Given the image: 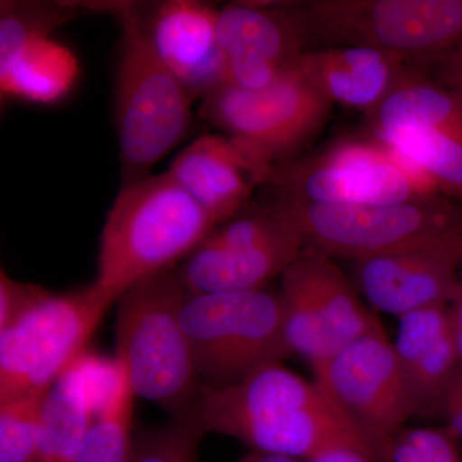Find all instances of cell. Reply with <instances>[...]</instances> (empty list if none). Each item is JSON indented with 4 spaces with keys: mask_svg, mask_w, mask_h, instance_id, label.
<instances>
[{
    "mask_svg": "<svg viewBox=\"0 0 462 462\" xmlns=\"http://www.w3.org/2000/svg\"><path fill=\"white\" fill-rule=\"evenodd\" d=\"M307 462H379L372 455L363 451V449L355 448V447H340V448L331 449L316 456Z\"/></svg>",
    "mask_w": 462,
    "mask_h": 462,
    "instance_id": "obj_31",
    "label": "cell"
},
{
    "mask_svg": "<svg viewBox=\"0 0 462 462\" xmlns=\"http://www.w3.org/2000/svg\"><path fill=\"white\" fill-rule=\"evenodd\" d=\"M305 247L302 240L258 248H217L202 243L176 267L188 296L256 291L296 260Z\"/></svg>",
    "mask_w": 462,
    "mask_h": 462,
    "instance_id": "obj_20",
    "label": "cell"
},
{
    "mask_svg": "<svg viewBox=\"0 0 462 462\" xmlns=\"http://www.w3.org/2000/svg\"><path fill=\"white\" fill-rule=\"evenodd\" d=\"M121 367L85 352L48 389L42 402L38 462H72L120 382Z\"/></svg>",
    "mask_w": 462,
    "mask_h": 462,
    "instance_id": "obj_16",
    "label": "cell"
},
{
    "mask_svg": "<svg viewBox=\"0 0 462 462\" xmlns=\"http://www.w3.org/2000/svg\"><path fill=\"white\" fill-rule=\"evenodd\" d=\"M185 296L173 267L136 282L116 302V361L135 397L156 403L178 421L190 420L202 389L182 328Z\"/></svg>",
    "mask_w": 462,
    "mask_h": 462,
    "instance_id": "obj_4",
    "label": "cell"
},
{
    "mask_svg": "<svg viewBox=\"0 0 462 462\" xmlns=\"http://www.w3.org/2000/svg\"><path fill=\"white\" fill-rule=\"evenodd\" d=\"M42 287L14 281L5 270L0 273V329L20 315L35 300Z\"/></svg>",
    "mask_w": 462,
    "mask_h": 462,
    "instance_id": "obj_28",
    "label": "cell"
},
{
    "mask_svg": "<svg viewBox=\"0 0 462 462\" xmlns=\"http://www.w3.org/2000/svg\"><path fill=\"white\" fill-rule=\"evenodd\" d=\"M264 208L291 224L303 245L356 261L425 252L462 269V208L438 196L392 205H333L272 196Z\"/></svg>",
    "mask_w": 462,
    "mask_h": 462,
    "instance_id": "obj_3",
    "label": "cell"
},
{
    "mask_svg": "<svg viewBox=\"0 0 462 462\" xmlns=\"http://www.w3.org/2000/svg\"><path fill=\"white\" fill-rule=\"evenodd\" d=\"M180 316L205 387L236 384L291 355L279 291L187 294Z\"/></svg>",
    "mask_w": 462,
    "mask_h": 462,
    "instance_id": "obj_7",
    "label": "cell"
},
{
    "mask_svg": "<svg viewBox=\"0 0 462 462\" xmlns=\"http://www.w3.org/2000/svg\"><path fill=\"white\" fill-rule=\"evenodd\" d=\"M264 185L284 199L333 205H392L430 196L387 152L352 142L275 163Z\"/></svg>",
    "mask_w": 462,
    "mask_h": 462,
    "instance_id": "obj_12",
    "label": "cell"
},
{
    "mask_svg": "<svg viewBox=\"0 0 462 462\" xmlns=\"http://www.w3.org/2000/svg\"><path fill=\"white\" fill-rule=\"evenodd\" d=\"M334 260L320 249L305 245L281 276L289 351L303 356L312 367L379 320Z\"/></svg>",
    "mask_w": 462,
    "mask_h": 462,
    "instance_id": "obj_10",
    "label": "cell"
},
{
    "mask_svg": "<svg viewBox=\"0 0 462 462\" xmlns=\"http://www.w3.org/2000/svg\"><path fill=\"white\" fill-rule=\"evenodd\" d=\"M216 226L169 171L123 185L100 234L94 282L116 303L136 282L184 261Z\"/></svg>",
    "mask_w": 462,
    "mask_h": 462,
    "instance_id": "obj_2",
    "label": "cell"
},
{
    "mask_svg": "<svg viewBox=\"0 0 462 462\" xmlns=\"http://www.w3.org/2000/svg\"><path fill=\"white\" fill-rule=\"evenodd\" d=\"M203 436L193 420H171L143 438L129 462H197Z\"/></svg>",
    "mask_w": 462,
    "mask_h": 462,
    "instance_id": "obj_26",
    "label": "cell"
},
{
    "mask_svg": "<svg viewBox=\"0 0 462 462\" xmlns=\"http://www.w3.org/2000/svg\"><path fill=\"white\" fill-rule=\"evenodd\" d=\"M249 455L254 462H307L300 458L288 457V456L264 455L257 452H251Z\"/></svg>",
    "mask_w": 462,
    "mask_h": 462,
    "instance_id": "obj_33",
    "label": "cell"
},
{
    "mask_svg": "<svg viewBox=\"0 0 462 462\" xmlns=\"http://www.w3.org/2000/svg\"><path fill=\"white\" fill-rule=\"evenodd\" d=\"M134 12L163 65L194 100L227 85L229 60L217 33L218 11L197 0H167Z\"/></svg>",
    "mask_w": 462,
    "mask_h": 462,
    "instance_id": "obj_13",
    "label": "cell"
},
{
    "mask_svg": "<svg viewBox=\"0 0 462 462\" xmlns=\"http://www.w3.org/2000/svg\"><path fill=\"white\" fill-rule=\"evenodd\" d=\"M96 284L35 300L0 329V403L47 392L87 352L94 331L114 305Z\"/></svg>",
    "mask_w": 462,
    "mask_h": 462,
    "instance_id": "obj_8",
    "label": "cell"
},
{
    "mask_svg": "<svg viewBox=\"0 0 462 462\" xmlns=\"http://www.w3.org/2000/svg\"><path fill=\"white\" fill-rule=\"evenodd\" d=\"M239 462H254V460H252L251 455H247L245 458H243V460H240Z\"/></svg>",
    "mask_w": 462,
    "mask_h": 462,
    "instance_id": "obj_34",
    "label": "cell"
},
{
    "mask_svg": "<svg viewBox=\"0 0 462 462\" xmlns=\"http://www.w3.org/2000/svg\"><path fill=\"white\" fill-rule=\"evenodd\" d=\"M358 289L374 310L396 316L427 307L449 306L460 285L461 267L425 252H402L356 261Z\"/></svg>",
    "mask_w": 462,
    "mask_h": 462,
    "instance_id": "obj_17",
    "label": "cell"
},
{
    "mask_svg": "<svg viewBox=\"0 0 462 462\" xmlns=\"http://www.w3.org/2000/svg\"><path fill=\"white\" fill-rule=\"evenodd\" d=\"M83 11L71 3L2 2L0 78L12 74L27 51Z\"/></svg>",
    "mask_w": 462,
    "mask_h": 462,
    "instance_id": "obj_22",
    "label": "cell"
},
{
    "mask_svg": "<svg viewBox=\"0 0 462 462\" xmlns=\"http://www.w3.org/2000/svg\"><path fill=\"white\" fill-rule=\"evenodd\" d=\"M398 320L393 346L419 415H440L446 394L461 372L448 306L416 310Z\"/></svg>",
    "mask_w": 462,
    "mask_h": 462,
    "instance_id": "obj_18",
    "label": "cell"
},
{
    "mask_svg": "<svg viewBox=\"0 0 462 462\" xmlns=\"http://www.w3.org/2000/svg\"><path fill=\"white\" fill-rule=\"evenodd\" d=\"M448 309L449 319H451L452 333H454L456 348H457L458 358H460L462 370V273L457 293H456L454 300H452Z\"/></svg>",
    "mask_w": 462,
    "mask_h": 462,
    "instance_id": "obj_32",
    "label": "cell"
},
{
    "mask_svg": "<svg viewBox=\"0 0 462 462\" xmlns=\"http://www.w3.org/2000/svg\"><path fill=\"white\" fill-rule=\"evenodd\" d=\"M47 392L0 403V462H38L41 415Z\"/></svg>",
    "mask_w": 462,
    "mask_h": 462,
    "instance_id": "obj_25",
    "label": "cell"
},
{
    "mask_svg": "<svg viewBox=\"0 0 462 462\" xmlns=\"http://www.w3.org/2000/svg\"><path fill=\"white\" fill-rule=\"evenodd\" d=\"M367 115L378 135L404 125H416L445 134L462 144V100L407 66L384 99Z\"/></svg>",
    "mask_w": 462,
    "mask_h": 462,
    "instance_id": "obj_21",
    "label": "cell"
},
{
    "mask_svg": "<svg viewBox=\"0 0 462 462\" xmlns=\"http://www.w3.org/2000/svg\"><path fill=\"white\" fill-rule=\"evenodd\" d=\"M296 66L331 102L369 114L410 65L401 57L374 48L334 47L307 51Z\"/></svg>",
    "mask_w": 462,
    "mask_h": 462,
    "instance_id": "obj_19",
    "label": "cell"
},
{
    "mask_svg": "<svg viewBox=\"0 0 462 462\" xmlns=\"http://www.w3.org/2000/svg\"><path fill=\"white\" fill-rule=\"evenodd\" d=\"M121 366V365H120ZM134 394L121 366L120 382L107 406L97 416L72 462H129L132 458Z\"/></svg>",
    "mask_w": 462,
    "mask_h": 462,
    "instance_id": "obj_24",
    "label": "cell"
},
{
    "mask_svg": "<svg viewBox=\"0 0 462 462\" xmlns=\"http://www.w3.org/2000/svg\"><path fill=\"white\" fill-rule=\"evenodd\" d=\"M272 166L231 136L203 135L182 149L167 171L218 225L249 206Z\"/></svg>",
    "mask_w": 462,
    "mask_h": 462,
    "instance_id": "obj_15",
    "label": "cell"
},
{
    "mask_svg": "<svg viewBox=\"0 0 462 462\" xmlns=\"http://www.w3.org/2000/svg\"><path fill=\"white\" fill-rule=\"evenodd\" d=\"M385 462H462V458L457 440L445 428H403L389 442Z\"/></svg>",
    "mask_w": 462,
    "mask_h": 462,
    "instance_id": "obj_27",
    "label": "cell"
},
{
    "mask_svg": "<svg viewBox=\"0 0 462 462\" xmlns=\"http://www.w3.org/2000/svg\"><path fill=\"white\" fill-rule=\"evenodd\" d=\"M83 9L109 12L120 23L116 66L115 121L123 185L149 171L187 135L191 121L188 91L157 56L133 3H87Z\"/></svg>",
    "mask_w": 462,
    "mask_h": 462,
    "instance_id": "obj_5",
    "label": "cell"
},
{
    "mask_svg": "<svg viewBox=\"0 0 462 462\" xmlns=\"http://www.w3.org/2000/svg\"><path fill=\"white\" fill-rule=\"evenodd\" d=\"M190 420L203 433L236 438L252 452L309 461L340 447H355L385 462L388 445L339 409L327 392L270 364L226 387L200 389Z\"/></svg>",
    "mask_w": 462,
    "mask_h": 462,
    "instance_id": "obj_1",
    "label": "cell"
},
{
    "mask_svg": "<svg viewBox=\"0 0 462 462\" xmlns=\"http://www.w3.org/2000/svg\"><path fill=\"white\" fill-rule=\"evenodd\" d=\"M306 45L367 47L430 66L462 47V0L293 3Z\"/></svg>",
    "mask_w": 462,
    "mask_h": 462,
    "instance_id": "obj_6",
    "label": "cell"
},
{
    "mask_svg": "<svg viewBox=\"0 0 462 462\" xmlns=\"http://www.w3.org/2000/svg\"><path fill=\"white\" fill-rule=\"evenodd\" d=\"M433 80L462 100V47L430 65Z\"/></svg>",
    "mask_w": 462,
    "mask_h": 462,
    "instance_id": "obj_29",
    "label": "cell"
},
{
    "mask_svg": "<svg viewBox=\"0 0 462 462\" xmlns=\"http://www.w3.org/2000/svg\"><path fill=\"white\" fill-rule=\"evenodd\" d=\"M440 415L446 421L445 430L462 445V370L446 394Z\"/></svg>",
    "mask_w": 462,
    "mask_h": 462,
    "instance_id": "obj_30",
    "label": "cell"
},
{
    "mask_svg": "<svg viewBox=\"0 0 462 462\" xmlns=\"http://www.w3.org/2000/svg\"><path fill=\"white\" fill-rule=\"evenodd\" d=\"M333 105L294 65L264 89L225 85L200 102L199 116L275 165L320 134Z\"/></svg>",
    "mask_w": 462,
    "mask_h": 462,
    "instance_id": "obj_9",
    "label": "cell"
},
{
    "mask_svg": "<svg viewBox=\"0 0 462 462\" xmlns=\"http://www.w3.org/2000/svg\"><path fill=\"white\" fill-rule=\"evenodd\" d=\"M312 370L330 400L385 445L419 415L393 342L380 320Z\"/></svg>",
    "mask_w": 462,
    "mask_h": 462,
    "instance_id": "obj_11",
    "label": "cell"
},
{
    "mask_svg": "<svg viewBox=\"0 0 462 462\" xmlns=\"http://www.w3.org/2000/svg\"><path fill=\"white\" fill-rule=\"evenodd\" d=\"M217 33L227 85L245 90L270 87L307 51L293 3H231L218 11Z\"/></svg>",
    "mask_w": 462,
    "mask_h": 462,
    "instance_id": "obj_14",
    "label": "cell"
},
{
    "mask_svg": "<svg viewBox=\"0 0 462 462\" xmlns=\"http://www.w3.org/2000/svg\"><path fill=\"white\" fill-rule=\"evenodd\" d=\"M380 138L411 163L420 167L433 184L462 197V144L445 134L416 125H404Z\"/></svg>",
    "mask_w": 462,
    "mask_h": 462,
    "instance_id": "obj_23",
    "label": "cell"
}]
</instances>
